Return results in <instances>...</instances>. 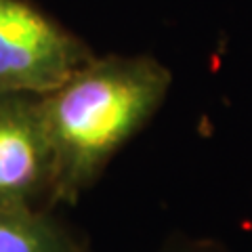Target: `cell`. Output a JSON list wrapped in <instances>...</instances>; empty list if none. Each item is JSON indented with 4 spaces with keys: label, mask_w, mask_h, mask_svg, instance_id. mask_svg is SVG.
Here are the masks:
<instances>
[{
    "label": "cell",
    "mask_w": 252,
    "mask_h": 252,
    "mask_svg": "<svg viewBox=\"0 0 252 252\" xmlns=\"http://www.w3.org/2000/svg\"><path fill=\"white\" fill-rule=\"evenodd\" d=\"M172 76L152 57L89 59L59 89L38 97L51 145V187L74 200L164 103Z\"/></svg>",
    "instance_id": "cell-1"
},
{
    "label": "cell",
    "mask_w": 252,
    "mask_h": 252,
    "mask_svg": "<svg viewBox=\"0 0 252 252\" xmlns=\"http://www.w3.org/2000/svg\"><path fill=\"white\" fill-rule=\"evenodd\" d=\"M91 59L84 44L26 0H0V94H49Z\"/></svg>",
    "instance_id": "cell-2"
},
{
    "label": "cell",
    "mask_w": 252,
    "mask_h": 252,
    "mask_svg": "<svg viewBox=\"0 0 252 252\" xmlns=\"http://www.w3.org/2000/svg\"><path fill=\"white\" fill-rule=\"evenodd\" d=\"M51 179V145L38 99L0 94V208H28Z\"/></svg>",
    "instance_id": "cell-3"
},
{
    "label": "cell",
    "mask_w": 252,
    "mask_h": 252,
    "mask_svg": "<svg viewBox=\"0 0 252 252\" xmlns=\"http://www.w3.org/2000/svg\"><path fill=\"white\" fill-rule=\"evenodd\" d=\"M0 252H78L49 217L28 208H0Z\"/></svg>",
    "instance_id": "cell-4"
},
{
    "label": "cell",
    "mask_w": 252,
    "mask_h": 252,
    "mask_svg": "<svg viewBox=\"0 0 252 252\" xmlns=\"http://www.w3.org/2000/svg\"><path fill=\"white\" fill-rule=\"evenodd\" d=\"M170 252H223V248H219L217 244L210 242H187L183 246L172 248Z\"/></svg>",
    "instance_id": "cell-5"
}]
</instances>
